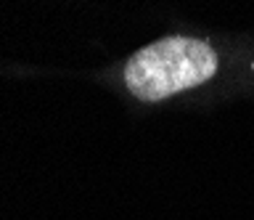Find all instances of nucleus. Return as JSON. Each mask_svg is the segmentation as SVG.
Wrapping results in <instances>:
<instances>
[{
  "mask_svg": "<svg viewBox=\"0 0 254 220\" xmlns=\"http://www.w3.org/2000/svg\"><path fill=\"white\" fill-rule=\"evenodd\" d=\"M217 72V53L196 37H164L125 64V85L138 101L156 104L206 82Z\"/></svg>",
  "mask_w": 254,
  "mask_h": 220,
  "instance_id": "1",
  "label": "nucleus"
}]
</instances>
